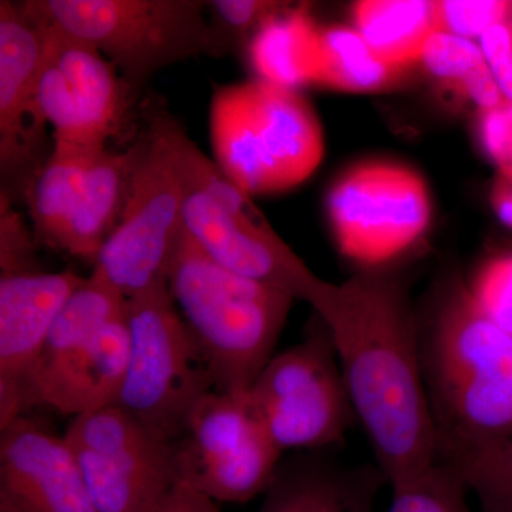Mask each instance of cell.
<instances>
[{
	"instance_id": "6da1fadb",
	"label": "cell",
	"mask_w": 512,
	"mask_h": 512,
	"mask_svg": "<svg viewBox=\"0 0 512 512\" xmlns=\"http://www.w3.org/2000/svg\"><path fill=\"white\" fill-rule=\"evenodd\" d=\"M315 312L328 325L357 423L387 484L433 466L439 448L419 319L402 284L370 269L330 284Z\"/></svg>"
},
{
	"instance_id": "7a4b0ae2",
	"label": "cell",
	"mask_w": 512,
	"mask_h": 512,
	"mask_svg": "<svg viewBox=\"0 0 512 512\" xmlns=\"http://www.w3.org/2000/svg\"><path fill=\"white\" fill-rule=\"evenodd\" d=\"M419 319L421 367L439 460L512 437V335L466 282L448 279Z\"/></svg>"
},
{
	"instance_id": "3957f363",
	"label": "cell",
	"mask_w": 512,
	"mask_h": 512,
	"mask_svg": "<svg viewBox=\"0 0 512 512\" xmlns=\"http://www.w3.org/2000/svg\"><path fill=\"white\" fill-rule=\"evenodd\" d=\"M167 286L200 346L215 390L247 394L275 356L295 299L224 268L185 228L168 268Z\"/></svg>"
},
{
	"instance_id": "277c9868",
	"label": "cell",
	"mask_w": 512,
	"mask_h": 512,
	"mask_svg": "<svg viewBox=\"0 0 512 512\" xmlns=\"http://www.w3.org/2000/svg\"><path fill=\"white\" fill-rule=\"evenodd\" d=\"M19 6L36 22L106 57L133 103L165 67L232 53L202 0H29Z\"/></svg>"
},
{
	"instance_id": "5b68a950",
	"label": "cell",
	"mask_w": 512,
	"mask_h": 512,
	"mask_svg": "<svg viewBox=\"0 0 512 512\" xmlns=\"http://www.w3.org/2000/svg\"><path fill=\"white\" fill-rule=\"evenodd\" d=\"M177 144L184 228L198 247L229 271L302 299L315 309L330 282L313 274L282 241L251 197L222 174L181 123Z\"/></svg>"
},
{
	"instance_id": "8992f818",
	"label": "cell",
	"mask_w": 512,
	"mask_h": 512,
	"mask_svg": "<svg viewBox=\"0 0 512 512\" xmlns=\"http://www.w3.org/2000/svg\"><path fill=\"white\" fill-rule=\"evenodd\" d=\"M147 120L126 207L93 269L126 299L167 281L184 228L177 144L180 121L154 107Z\"/></svg>"
},
{
	"instance_id": "52a82bcc",
	"label": "cell",
	"mask_w": 512,
	"mask_h": 512,
	"mask_svg": "<svg viewBox=\"0 0 512 512\" xmlns=\"http://www.w3.org/2000/svg\"><path fill=\"white\" fill-rule=\"evenodd\" d=\"M130 356L116 406L174 441L202 396L210 369L175 306L167 281L128 299Z\"/></svg>"
},
{
	"instance_id": "ba28073f",
	"label": "cell",
	"mask_w": 512,
	"mask_h": 512,
	"mask_svg": "<svg viewBox=\"0 0 512 512\" xmlns=\"http://www.w3.org/2000/svg\"><path fill=\"white\" fill-rule=\"evenodd\" d=\"M248 400L282 451H320L346 439L356 414L332 335L318 313L302 342L269 360Z\"/></svg>"
},
{
	"instance_id": "9c48e42d",
	"label": "cell",
	"mask_w": 512,
	"mask_h": 512,
	"mask_svg": "<svg viewBox=\"0 0 512 512\" xmlns=\"http://www.w3.org/2000/svg\"><path fill=\"white\" fill-rule=\"evenodd\" d=\"M282 454L251 409L248 393L211 390L174 441L177 483L215 503H248L268 490Z\"/></svg>"
},
{
	"instance_id": "30bf717a",
	"label": "cell",
	"mask_w": 512,
	"mask_h": 512,
	"mask_svg": "<svg viewBox=\"0 0 512 512\" xmlns=\"http://www.w3.org/2000/svg\"><path fill=\"white\" fill-rule=\"evenodd\" d=\"M63 437L99 512H147L177 484L173 441L116 404L74 417Z\"/></svg>"
},
{
	"instance_id": "8fae6325",
	"label": "cell",
	"mask_w": 512,
	"mask_h": 512,
	"mask_svg": "<svg viewBox=\"0 0 512 512\" xmlns=\"http://www.w3.org/2000/svg\"><path fill=\"white\" fill-rule=\"evenodd\" d=\"M328 217L339 251L373 268L402 254L427 231L429 188L406 165L360 163L330 187Z\"/></svg>"
},
{
	"instance_id": "7c38bea8",
	"label": "cell",
	"mask_w": 512,
	"mask_h": 512,
	"mask_svg": "<svg viewBox=\"0 0 512 512\" xmlns=\"http://www.w3.org/2000/svg\"><path fill=\"white\" fill-rule=\"evenodd\" d=\"M36 23L43 35L40 110L53 140L107 148L134 106L119 72L94 47Z\"/></svg>"
},
{
	"instance_id": "4fadbf2b",
	"label": "cell",
	"mask_w": 512,
	"mask_h": 512,
	"mask_svg": "<svg viewBox=\"0 0 512 512\" xmlns=\"http://www.w3.org/2000/svg\"><path fill=\"white\" fill-rule=\"evenodd\" d=\"M43 35L19 3L0 2V168L10 190L28 195L45 165L47 123L40 110Z\"/></svg>"
},
{
	"instance_id": "5bb4252c",
	"label": "cell",
	"mask_w": 512,
	"mask_h": 512,
	"mask_svg": "<svg viewBox=\"0 0 512 512\" xmlns=\"http://www.w3.org/2000/svg\"><path fill=\"white\" fill-rule=\"evenodd\" d=\"M0 512H99L67 441L28 417L2 430Z\"/></svg>"
},
{
	"instance_id": "9a60e30c",
	"label": "cell",
	"mask_w": 512,
	"mask_h": 512,
	"mask_svg": "<svg viewBox=\"0 0 512 512\" xmlns=\"http://www.w3.org/2000/svg\"><path fill=\"white\" fill-rule=\"evenodd\" d=\"M83 281L70 271L0 278V429L26 410V379L60 309Z\"/></svg>"
},
{
	"instance_id": "2e32d148",
	"label": "cell",
	"mask_w": 512,
	"mask_h": 512,
	"mask_svg": "<svg viewBox=\"0 0 512 512\" xmlns=\"http://www.w3.org/2000/svg\"><path fill=\"white\" fill-rule=\"evenodd\" d=\"M128 356L126 315L107 325L83 348L33 370L25 384V409L45 406L74 419L114 406L126 379Z\"/></svg>"
},
{
	"instance_id": "e0dca14e",
	"label": "cell",
	"mask_w": 512,
	"mask_h": 512,
	"mask_svg": "<svg viewBox=\"0 0 512 512\" xmlns=\"http://www.w3.org/2000/svg\"><path fill=\"white\" fill-rule=\"evenodd\" d=\"M251 83L255 134L268 175L269 194L305 183L325 156V136L315 110L298 90Z\"/></svg>"
},
{
	"instance_id": "ac0fdd59",
	"label": "cell",
	"mask_w": 512,
	"mask_h": 512,
	"mask_svg": "<svg viewBox=\"0 0 512 512\" xmlns=\"http://www.w3.org/2000/svg\"><path fill=\"white\" fill-rule=\"evenodd\" d=\"M383 484L376 466H343L311 451L281 463L258 512H375Z\"/></svg>"
},
{
	"instance_id": "d6986e66",
	"label": "cell",
	"mask_w": 512,
	"mask_h": 512,
	"mask_svg": "<svg viewBox=\"0 0 512 512\" xmlns=\"http://www.w3.org/2000/svg\"><path fill=\"white\" fill-rule=\"evenodd\" d=\"M140 141L126 151L109 148L94 156L60 251L96 262L101 249L119 225L133 180Z\"/></svg>"
},
{
	"instance_id": "ffe728a7",
	"label": "cell",
	"mask_w": 512,
	"mask_h": 512,
	"mask_svg": "<svg viewBox=\"0 0 512 512\" xmlns=\"http://www.w3.org/2000/svg\"><path fill=\"white\" fill-rule=\"evenodd\" d=\"M320 29L303 6H282L269 16L256 30L247 49L258 80L289 90L315 86Z\"/></svg>"
},
{
	"instance_id": "44dd1931",
	"label": "cell",
	"mask_w": 512,
	"mask_h": 512,
	"mask_svg": "<svg viewBox=\"0 0 512 512\" xmlns=\"http://www.w3.org/2000/svg\"><path fill=\"white\" fill-rule=\"evenodd\" d=\"M212 161L249 197L269 194L268 175L255 134L251 84L217 86L210 104Z\"/></svg>"
},
{
	"instance_id": "7402d4cb",
	"label": "cell",
	"mask_w": 512,
	"mask_h": 512,
	"mask_svg": "<svg viewBox=\"0 0 512 512\" xmlns=\"http://www.w3.org/2000/svg\"><path fill=\"white\" fill-rule=\"evenodd\" d=\"M353 28L380 59L409 70L419 64L429 37L439 30L436 2L363 0L352 9Z\"/></svg>"
},
{
	"instance_id": "603a6c76",
	"label": "cell",
	"mask_w": 512,
	"mask_h": 512,
	"mask_svg": "<svg viewBox=\"0 0 512 512\" xmlns=\"http://www.w3.org/2000/svg\"><path fill=\"white\" fill-rule=\"evenodd\" d=\"M99 151L53 140L50 156L26 195L37 238L49 247L60 249L87 171Z\"/></svg>"
},
{
	"instance_id": "cb8c5ba5",
	"label": "cell",
	"mask_w": 512,
	"mask_h": 512,
	"mask_svg": "<svg viewBox=\"0 0 512 512\" xmlns=\"http://www.w3.org/2000/svg\"><path fill=\"white\" fill-rule=\"evenodd\" d=\"M127 309L128 299L92 272L60 309L30 373L83 348L111 322L126 316Z\"/></svg>"
},
{
	"instance_id": "d4e9b609",
	"label": "cell",
	"mask_w": 512,
	"mask_h": 512,
	"mask_svg": "<svg viewBox=\"0 0 512 512\" xmlns=\"http://www.w3.org/2000/svg\"><path fill=\"white\" fill-rule=\"evenodd\" d=\"M407 72L380 59L353 26L320 29L315 86L346 93L383 92L402 83Z\"/></svg>"
},
{
	"instance_id": "484cf974",
	"label": "cell",
	"mask_w": 512,
	"mask_h": 512,
	"mask_svg": "<svg viewBox=\"0 0 512 512\" xmlns=\"http://www.w3.org/2000/svg\"><path fill=\"white\" fill-rule=\"evenodd\" d=\"M443 463L460 474L483 512H512V437Z\"/></svg>"
},
{
	"instance_id": "4316f807",
	"label": "cell",
	"mask_w": 512,
	"mask_h": 512,
	"mask_svg": "<svg viewBox=\"0 0 512 512\" xmlns=\"http://www.w3.org/2000/svg\"><path fill=\"white\" fill-rule=\"evenodd\" d=\"M390 488L392 500L387 512H473L463 478L440 460Z\"/></svg>"
},
{
	"instance_id": "83f0119b",
	"label": "cell",
	"mask_w": 512,
	"mask_h": 512,
	"mask_svg": "<svg viewBox=\"0 0 512 512\" xmlns=\"http://www.w3.org/2000/svg\"><path fill=\"white\" fill-rule=\"evenodd\" d=\"M419 64L457 97L463 96L467 84L478 73L488 69L480 43L443 30H437L429 37Z\"/></svg>"
},
{
	"instance_id": "f1b7e54d",
	"label": "cell",
	"mask_w": 512,
	"mask_h": 512,
	"mask_svg": "<svg viewBox=\"0 0 512 512\" xmlns=\"http://www.w3.org/2000/svg\"><path fill=\"white\" fill-rule=\"evenodd\" d=\"M466 285L481 312L512 335V248L485 258Z\"/></svg>"
},
{
	"instance_id": "f546056e",
	"label": "cell",
	"mask_w": 512,
	"mask_h": 512,
	"mask_svg": "<svg viewBox=\"0 0 512 512\" xmlns=\"http://www.w3.org/2000/svg\"><path fill=\"white\" fill-rule=\"evenodd\" d=\"M436 8L439 30L470 40L512 19V2L503 0H447Z\"/></svg>"
},
{
	"instance_id": "4dcf8cb0",
	"label": "cell",
	"mask_w": 512,
	"mask_h": 512,
	"mask_svg": "<svg viewBox=\"0 0 512 512\" xmlns=\"http://www.w3.org/2000/svg\"><path fill=\"white\" fill-rule=\"evenodd\" d=\"M212 28L220 33L232 53L237 52L241 43L247 42L269 16L282 8V3L262 0H211L205 2Z\"/></svg>"
},
{
	"instance_id": "1f68e13d",
	"label": "cell",
	"mask_w": 512,
	"mask_h": 512,
	"mask_svg": "<svg viewBox=\"0 0 512 512\" xmlns=\"http://www.w3.org/2000/svg\"><path fill=\"white\" fill-rule=\"evenodd\" d=\"M0 266L2 275L30 274L35 269V254L25 221L15 211L12 198L2 194L0 208Z\"/></svg>"
},
{
	"instance_id": "d6a6232c",
	"label": "cell",
	"mask_w": 512,
	"mask_h": 512,
	"mask_svg": "<svg viewBox=\"0 0 512 512\" xmlns=\"http://www.w3.org/2000/svg\"><path fill=\"white\" fill-rule=\"evenodd\" d=\"M476 133L497 174H512V104L478 113Z\"/></svg>"
},
{
	"instance_id": "836d02e7",
	"label": "cell",
	"mask_w": 512,
	"mask_h": 512,
	"mask_svg": "<svg viewBox=\"0 0 512 512\" xmlns=\"http://www.w3.org/2000/svg\"><path fill=\"white\" fill-rule=\"evenodd\" d=\"M478 43L505 101L512 104V19L488 30Z\"/></svg>"
},
{
	"instance_id": "e575fe53",
	"label": "cell",
	"mask_w": 512,
	"mask_h": 512,
	"mask_svg": "<svg viewBox=\"0 0 512 512\" xmlns=\"http://www.w3.org/2000/svg\"><path fill=\"white\" fill-rule=\"evenodd\" d=\"M147 512H220V508L207 495L177 483Z\"/></svg>"
},
{
	"instance_id": "d590c367",
	"label": "cell",
	"mask_w": 512,
	"mask_h": 512,
	"mask_svg": "<svg viewBox=\"0 0 512 512\" xmlns=\"http://www.w3.org/2000/svg\"><path fill=\"white\" fill-rule=\"evenodd\" d=\"M490 201L498 220L512 229V174L495 175Z\"/></svg>"
}]
</instances>
